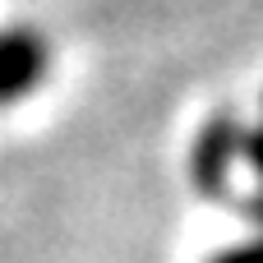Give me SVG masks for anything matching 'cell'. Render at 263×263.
<instances>
[{
	"label": "cell",
	"mask_w": 263,
	"mask_h": 263,
	"mask_svg": "<svg viewBox=\"0 0 263 263\" xmlns=\"http://www.w3.org/2000/svg\"><path fill=\"white\" fill-rule=\"evenodd\" d=\"M222 263H263V250H240V254H227Z\"/></svg>",
	"instance_id": "cell-2"
},
{
	"label": "cell",
	"mask_w": 263,
	"mask_h": 263,
	"mask_svg": "<svg viewBox=\"0 0 263 263\" xmlns=\"http://www.w3.org/2000/svg\"><path fill=\"white\" fill-rule=\"evenodd\" d=\"M42 74V46L32 37H0V102L28 92Z\"/></svg>",
	"instance_id": "cell-1"
}]
</instances>
